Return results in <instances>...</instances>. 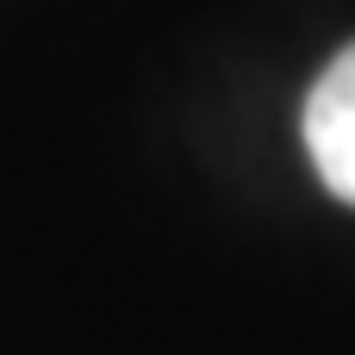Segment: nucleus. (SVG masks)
Returning a JSON list of instances; mask_svg holds the SVG:
<instances>
[{"mask_svg":"<svg viewBox=\"0 0 355 355\" xmlns=\"http://www.w3.org/2000/svg\"><path fill=\"white\" fill-rule=\"evenodd\" d=\"M300 125H306V150H312L318 181L343 206H355V44H343L324 62V75L306 94V119Z\"/></svg>","mask_w":355,"mask_h":355,"instance_id":"obj_1","label":"nucleus"}]
</instances>
